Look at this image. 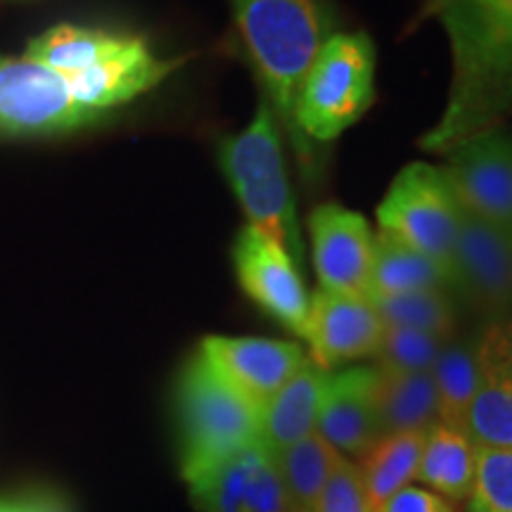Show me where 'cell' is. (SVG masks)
<instances>
[{"mask_svg":"<svg viewBox=\"0 0 512 512\" xmlns=\"http://www.w3.org/2000/svg\"><path fill=\"white\" fill-rule=\"evenodd\" d=\"M448 339L411 328H384L375 368L387 373H430Z\"/></svg>","mask_w":512,"mask_h":512,"instance_id":"484cf974","label":"cell"},{"mask_svg":"<svg viewBox=\"0 0 512 512\" xmlns=\"http://www.w3.org/2000/svg\"><path fill=\"white\" fill-rule=\"evenodd\" d=\"M439 19L451 41V91L420 147L448 155L512 117V0H453Z\"/></svg>","mask_w":512,"mask_h":512,"instance_id":"6da1fadb","label":"cell"},{"mask_svg":"<svg viewBox=\"0 0 512 512\" xmlns=\"http://www.w3.org/2000/svg\"><path fill=\"white\" fill-rule=\"evenodd\" d=\"M384 328H411L451 339L456 330V309L444 290H418L394 297L370 299Z\"/></svg>","mask_w":512,"mask_h":512,"instance_id":"d4e9b609","label":"cell"},{"mask_svg":"<svg viewBox=\"0 0 512 512\" xmlns=\"http://www.w3.org/2000/svg\"><path fill=\"white\" fill-rule=\"evenodd\" d=\"M219 162L238 197L249 226L264 230L283 245L294 264H302L304 245L287 181L278 119L268 102H261L245 131L219 147Z\"/></svg>","mask_w":512,"mask_h":512,"instance_id":"277c9868","label":"cell"},{"mask_svg":"<svg viewBox=\"0 0 512 512\" xmlns=\"http://www.w3.org/2000/svg\"><path fill=\"white\" fill-rule=\"evenodd\" d=\"M477 446L463 430L437 425L427 432L415 479L451 505L470 498L475 479Z\"/></svg>","mask_w":512,"mask_h":512,"instance_id":"d6986e66","label":"cell"},{"mask_svg":"<svg viewBox=\"0 0 512 512\" xmlns=\"http://www.w3.org/2000/svg\"><path fill=\"white\" fill-rule=\"evenodd\" d=\"M470 512H512V448L477 446Z\"/></svg>","mask_w":512,"mask_h":512,"instance_id":"4316f807","label":"cell"},{"mask_svg":"<svg viewBox=\"0 0 512 512\" xmlns=\"http://www.w3.org/2000/svg\"><path fill=\"white\" fill-rule=\"evenodd\" d=\"M233 266L247 297L283 328L304 337L311 297L290 252L264 230L247 223L235 238Z\"/></svg>","mask_w":512,"mask_h":512,"instance_id":"ba28073f","label":"cell"},{"mask_svg":"<svg viewBox=\"0 0 512 512\" xmlns=\"http://www.w3.org/2000/svg\"><path fill=\"white\" fill-rule=\"evenodd\" d=\"M316 432L351 460L366 456L382 439L375 366L330 373Z\"/></svg>","mask_w":512,"mask_h":512,"instance_id":"9a60e30c","label":"cell"},{"mask_svg":"<svg viewBox=\"0 0 512 512\" xmlns=\"http://www.w3.org/2000/svg\"><path fill=\"white\" fill-rule=\"evenodd\" d=\"M242 512H290L273 458L261 444L252 448Z\"/></svg>","mask_w":512,"mask_h":512,"instance_id":"f1b7e54d","label":"cell"},{"mask_svg":"<svg viewBox=\"0 0 512 512\" xmlns=\"http://www.w3.org/2000/svg\"><path fill=\"white\" fill-rule=\"evenodd\" d=\"M377 223L382 233L394 235L451 268L460 207L437 166L422 162L408 164L394 178L377 207Z\"/></svg>","mask_w":512,"mask_h":512,"instance_id":"8992f818","label":"cell"},{"mask_svg":"<svg viewBox=\"0 0 512 512\" xmlns=\"http://www.w3.org/2000/svg\"><path fill=\"white\" fill-rule=\"evenodd\" d=\"M313 512H375L356 460L337 458Z\"/></svg>","mask_w":512,"mask_h":512,"instance_id":"83f0119b","label":"cell"},{"mask_svg":"<svg viewBox=\"0 0 512 512\" xmlns=\"http://www.w3.org/2000/svg\"><path fill=\"white\" fill-rule=\"evenodd\" d=\"M451 3H453V0H425L415 22H425V19H430V17H439V12L448 8Z\"/></svg>","mask_w":512,"mask_h":512,"instance_id":"d6a6232c","label":"cell"},{"mask_svg":"<svg viewBox=\"0 0 512 512\" xmlns=\"http://www.w3.org/2000/svg\"><path fill=\"white\" fill-rule=\"evenodd\" d=\"M95 121L74 102L67 76L29 57L0 55V136H55Z\"/></svg>","mask_w":512,"mask_h":512,"instance_id":"52a82bcc","label":"cell"},{"mask_svg":"<svg viewBox=\"0 0 512 512\" xmlns=\"http://www.w3.org/2000/svg\"><path fill=\"white\" fill-rule=\"evenodd\" d=\"M484 337L494 344V349L512 368V313L505 320H496V323L484 332Z\"/></svg>","mask_w":512,"mask_h":512,"instance_id":"1f68e13d","label":"cell"},{"mask_svg":"<svg viewBox=\"0 0 512 512\" xmlns=\"http://www.w3.org/2000/svg\"><path fill=\"white\" fill-rule=\"evenodd\" d=\"M375 100V48L366 34H332L299 88L294 121L309 140L330 143Z\"/></svg>","mask_w":512,"mask_h":512,"instance_id":"5b68a950","label":"cell"},{"mask_svg":"<svg viewBox=\"0 0 512 512\" xmlns=\"http://www.w3.org/2000/svg\"><path fill=\"white\" fill-rule=\"evenodd\" d=\"M238 34L256 74L264 81L275 119L283 121L304 166L311 164L309 138L294 121L299 88L330 34L323 0H230Z\"/></svg>","mask_w":512,"mask_h":512,"instance_id":"7a4b0ae2","label":"cell"},{"mask_svg":"<svg viewBox=\"0 0 512 512\" xmlns=\"http://www.w3.org/2000/svg\"><path fill=\"white\" fill-rule=\"evenodd\" d=\"M382 335L384 323L366 294L332 292L323 287L311 294L302 339L309 342L313 361L325 370L358 358H373Z\"/></svg>","mask_w":512,"mask_h":512,"instance_id":"8fae6325","label":"cell"},{"mask_svg":"<svg viewBox=\"0 0 512 512\" xmlns=\"http://www.w3.org/2000/svg\"><path fill=\"white\" fill-rule=\"evenodd\" d=\"M458 207L512 228V138L491 131L448 152L444 169Z\"/></svg>","mask_w":512,"mask_h":512,"instance_id":"30bf717a","label":"cell"},{"mask_svg":"<svg viewBox=\"0 0 512 512\" xmlns=\"http://www.w3.org/2000/svg\"><path fill=\"white\" fill-rule=\"evenodd\" d=\"M12 512H72L69 503L57 491L36 489L10 503Z\"/></svg>","mask_w":512,"mask_h":512,"instance_id":"4dcf8cb0","label":"cell"},{"mask_svg":"<svg viewBox=\"0 0 512 512\" xmlns=\"http://www.w3.org/2000/svg\"><path fill=\"white\" fill-rule=\"evenodd\" d=\"M453 287L491 316L512 313V228L460 209L451 259Z\"/></svg>","mask_w":512,"mask_h":512,"instance_id":"9c48e42d","label":"cell"},{"mask_svg":"<svg viewBox=\"0 0 512 512\" xmlns=\"http://www.w3.org/2000/svg\"><path fill=\"white\" fill-rule=\"evenodd\" d=\"M427 432L387 434L370 448L366 456L356 460L370 505L377 512L389 498L411 486L425 446Z\"/></svg>","mask_w":512,"mask_h":512,"instance_id":"7402d4cb","label":"cell"},{"mask_svg":"<svg viewBox=\"0 0 512 512\" xmlns=\"http://www.w3.org/2000/svg\"><path fill=\"white\" fill-rule=\"evenodd\" d=\"M181 60H159L140 36H131L124 50L105 62L67 76L69 91L81 110L102 119L114 107L136 100L174 74Z\"/></svg>","mask_w":512,"mask_h":512,"instance_id":"5bb4252c","label":"cell"},{"mask_svg":"<svg viewBox=\"0 0 512 512\" xmlns=\"http://www.w3.org/2000/svg\"><path fill=\"white\" fill-rule=\"evenodd\" d=\"M377 413L382 437L399 432H430L439 422L432 375L387 373L377 368Z\"/></svg>","mask_w":512,"mask_h":512,"instance_id":"44dd1931","label":"cell"},{"mask_svg":"<svg viewBox=\"0 0 512 512\" xmlns=\"http://www.w3.org/2000/svg\"><path fill=\"white\" fill-rule=\"evenodd\" d=\"M437 389L441 425L463 430L470 403L479 387V337L472 342H448L430 370Z\"/></svg>","mask_w":512,"mask_h":512,"instance_id":"cb8c5ba5","label":"cell"},{"mask_svg":"<svg viewBox=\"0 0 512 512\" xmlns=\"http://www.w3.org/2000/svg\"><path fill=\"white\" fill-rule=\"evenodd\" d=\"M339 456L342 453H337L318 432L273 456L290 512H313Z\"/></svg>","mask_w":512,"mask_h":512,"instance_id":"603a6c76","label":"cell"},{"mask_svg":"<svg viewBox=\"0 0 512 512\" xmlns=\"http://www.w3.org/2000/svg\"><path fill=\"white\" fill-rule=\"evenodd\" d=\"M328 380L330 370L306 356L297 373L261 408L259 444L266 448L268 456H278L285 448L318 430V415Z\"/></svg>","mask_w":512,"mask_h":512,"instance_id":"2e32d148","label":"cell"},{"mask_svg":"<svg viewBox=\"0 0 512 512\" xmlns=\"http://www.w3.org/2000/svg\"><path fill=\"white\" fill-rule=\"evenodd\" d=\"M453 285L451 268L406 245L389 233H377L368 278V299L394 297L418 290H444Z\"/></svg>","mask_w":512,"mask_h":512,"instance_id":"ac0fdd59","label":"cell"},{"mask_svg":"<svg viewBox=\"0 0 512 512\" xmlns=\"http://www.w3.org/2000/svg\"><path fill=\"white\" fill-rule=\"evenodd\" d=\"M463 432L475 446L512 448V368L484 335L479 337V387Z\"/></svg>","mask_w":512,"mask_h":512,"instance_id":"e0dca14e","label":"cell"},{"mask_svg":"<svg viewBox=\"0 0 512 512\" xmlns=\"http://www.w3.org/2000/svg\"><path fill=\"white\" fill-rule=\"evenodd\" d=\"M176 415L185 482L214 470L259 441L261 411L223 380L200 349L178 377Z\"/></svg>","mask_w":512,"mask_h":512,"instance_id":"3957f363","label":"cell"},{"mask_svg":"<svg viewBox=\"0 0 512 512\" xmlns=\"http://www.w3.org/2000/svg\"><path fill=\"white\" fill-rule=\"evenodd\" d=\"M0 512H12V508H10V505H3V503H0Z\"/></svg>","mask_w":512,"mask_h":512,"instance_id":"836d02e7","label":"cell"},{"mask_svg":"<svg viewBox=\"0 0 512 512\" xmlns=\"http://www.w3.org/2000/svg\"><path fill=\"white\" fill-rule=\"evenodd\" d=\"M309 230L320 287L332 292L366 294L375 242L366 216L328 202L313 209Z\"/></svg>","mask_w":512,"mask_h":512,"instance_id":"4fadbf2b","label":"cell"},{"mask_svg":"<svg viewBox=\"0 0 512 512\" xmlns=\"http://www.w3.org/2000/svg\"><path fill=\"white\" fill-rule=\"evenodd\" d=\"M200 351L259 411L306 361L297 342L266 337L211 335L202 339Z\"/></svg>","mask_w":512,"mask_h":512,"instance_id":"7c38bea8","label":"cell"},{"mask_svg":"<svg viewBox=\"0 0 512 512\" xmlns=\"http://www.w3.org/2000/svg\"><path fill=\"white\" fill-rule=\"evenodd\" d=\"M128 38L131 36L110 34L102 29L57 24V27L43 31L41 36L31 38L24 57L62 76H72L117 55L119 50H124Z\"/></svg>","mask_w":512,"mask_h":512,"instance_id":"ffe728a7","label":"cell"},{"mask_svg":"<svg viewBox=\"0 0 512 512\" xmlns=\"http://www.w3.org/2000/svg\"><path fill=\"white\" fill-rule=\"evenodd\" d=\"M377 512H456V508L425 486H406Z\"/></svg>","mask_w":512,"mask_h":512,"instance_id":"f546056e","label":"cell"}]
</instances>
